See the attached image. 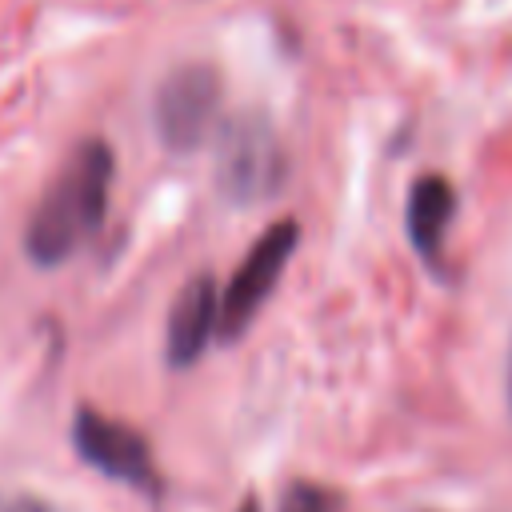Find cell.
Masks as SVG:
<instances>
[{"mask_svg":"<svg viewBox=\"0 0 512 512\" xmlns=\"http://www.w3.org/2000/svg\"><path fill=\"white\" fill-rule=\"evenodd\" d=\"M108 192H112V148L104 140H80L28 216L24 228L28 260L40 268H56L68 256H76L100 232Z\"/></svg>","mask_w":512,"mask_h":512,"instance_id":"cell-1","label":"cell"},{"mask_svg":"<svg viewBox=\"0 0 512 512\" xmlns=\"http://www.w3.org/2000/svg\"><path fill=\"white\" fill-rule=\"evenodd\" d=\"M288 172L284 144L260 112H240L220 128L216 184L232 204H260L280 192Z\"/></svg>","mask_w":512,"mask_h":512,"instance_id":"cell-2","label":"cell"},{"mask_svg":"<svg viewBox=\"0 0 512 512\" xmlns=\"http://www.w3.org/2000/svg\"><path fill=\"white\" fill-rule=\"evenodd\" d=\"M300 240L296 220H276L272 228L260 232V240L248 248V256L240 260V268L232 272L228 288L220 292V324H216V340L236 344L244 336V328L256 320V312L264 308V300L272 296L284 264L292 260Z\"/></svg>","mask_w":512,"mask_h":512,"instance_id":"cell-3","label":"cell"},{"mask_svg":"<svg viewBox=\"0 0 512 512\" xmlns=\"http://www.w3.org/2000/svg\"><path fill=\"white\" fill-rule=\"evenodd\" d=\"M156 136L168 152H196L216 128L220 116V76L212 64L172 68L152 100Z\"/></svg>","mask_w":512,"mask_h":512,"instance_id":"cell-4","label":"cell"},{"mask_svg":"<svg viewBox=\"0 0 512 512\" xmlns=\"http://www.w3.org/2000/svg\"><path fill=\"white\" fill-rule=\"evenodd\" d=\"M72 444H76L80 460L88 468H96L100 476L120 480L128 488H140L148 496L160 492V472H156L152 448L132 424H120V420L84 404L72 416Z\"/></svg>","mask_w":512,"mask_h":512,"instance_id":"cell-5","label":"cell"},{"mask_svg":"<svg viewBox=\"0 0 512 512\" xmlns=\"http://www.w3.org/2000/svg\"><path fill=\"white\" fill-rule=\"evenodd\" d=\"M216 324H220V292L212 284V276H192L172 308H168V336H164V360L168 368H192L204 352V344L216 336Z\"/></svg>","mask_w":512,"mask_h":512,"instance_id":"cell-6","label":"cell"},{"mask_svg":"<svg viewBox=\"0 0 512 512\" xmlns=\"http://www.w3.org/2000/svg\"><path fill=\"white\" fill-rule=\"evenodd\" d=\"M452 216H456V188L444 176H420L408 192V236H412V248L432 268H440L444 232Z\"/></svg>","mask_w":512,"mask_h":512,"instance_id":"cell-7","label":"cell"},{"mask_svg":"<svg viewBox=\"0 0 512 512\" xmlns=\"http://www.w3.org/2000/svg\"><path fill=\"white\" fill-rule=\"evenodd\" d=\"M280 512H344V500L336 488H324L312 480H292L280 496Z\"/></svg>","mask_w":512,"mask_h":512,"instance_id":"cell-8","label":"cell"},{"mask_svg":"<svg viewBox=\"0 0 512 512\" xmlns=\"http://www.w3.org/2000/svg\"><path fill=\"white\" fill-rule=\"evenodd\" d=\"M0 512H52V508L32 496H0Z\"/></svg>","mask_w":512,"mask_h":512,"instance_id":"cell-9","label":"cell"},{"mask_svg":"<svg viewBox=\"0 0 512 512\" xmlns=\"http://www.w3.org/2000/svg\"><path fill=\"white\" fill-rule=\"evenodd\" d=\"M236 512H260V500H256V496H248V500H244Z\"/></svg>","mask_w":512,"mask_h":512,"instance_id":"cell-10","label":"cell"},{"mask_svg":"<svg viewBox=\"0 0 512 512\" xmlns=\"http://www.w3.org/2000/svg\"><path fill=\"white\" fill-rule=\"evenodd\" d=\"M508 404H512V368H508Z\"/></svg>","mask_w":512,"mask_h":512,"instance_id":"cell-11","label":"cell"}]
</instances>
